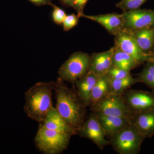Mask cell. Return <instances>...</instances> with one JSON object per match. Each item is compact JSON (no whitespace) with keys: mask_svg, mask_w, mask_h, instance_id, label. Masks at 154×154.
I'll list each match as a JSON object with an SVG mask.
<instances>
[{"mask_svg":"<svg viewBox=\"0 0 154 154\" xmlns=\"http://www.w3.org/2000/svg\"><path fill=\"white\" fill-rule=\"evenodd\" d=\"M54 91L57 102L56 109L76 133L88 117V107L77 91L68 87L59 77L55 82Z\"/></svg>","mask_w":154,"mask_h":154,"instance_id":"6da1fadb","label":"cell"},{"mask_svg":"<svg viewBox=\"0 0 154 154\" xmlns=\"http://www.w3.org/2000/svg\"><path fill=\"white\" fill-rule=\"evenodd\" d=\"M55 82H38L30 87L25 94L24 110L29 118L41 123L53 107L52 91Z\"/></svg>","mask_w":154,"mask_h":154,"instance_id":"7a4b0ae2","label":"cell"},{"mask_svg":"<svg viewBox=\"0 0 154 154\" xmlns=\"http://www.w3.org/2000/svg\"><path fill=\"white\" fill-rule=\"evenodd\" d=\"M72 136L68 134L48 129L40 123L34 143L42 153L58 154L67 149Z\"/></svg>","mask_w":154,"mask_h":154,"instance_id":"3957f363","label":"cell"},{"mask_svg":"<svg viewBox=\"0 0 154 154\" xmlns=\"http://www.w3.org/2000/svg\"><path fill=\"white\" fill-rule=\"evenodd\" d=\"M145 138L131 123L110 137V145L119 154H138Z\"/></svg>","mask_w":154,"mask_h":154,"instance_id":"277c9868","label":"cell"},{"mask_svg":"<svg viewBox=\"0 0 154 154\" xmlns=\"http://www.w3.org/2000/svg\"><path fill=\"white\" fill-rule=\"evenodd\" d=\"M91 55L86 53H74L59 69V77L64 82L74 85L77 80L88 72Z\"/></svg>","mask_w":154,"mask_h":154,"instance_id":"5b68a950","label":"cell"},{"mask_svg":"<svg viewBox=\"0 0 154 154\" xmlns=\"http://www.w3.org/2000/svg\"><path fill=\"white\" fill-rule=\"evenodd\" d=\"M90 107L93 113L122 117L131 123L132 113L128 107L122 94H110Z\"/></svg>","mask_w":154,"mask_h":154,"instance_id":"8992f818","label":"cell"},{"mask_svg":"<svg viewBox=\"0 0 154 154\" xmlns=\"http://www.w3.org/2000/svg\"><path fill=\"white\" fill-rule=\"evenodd\" d=\"M114 45L131 57L140 65L152 60L150 54L141 49L132 33L128 29L123 28L116 35Z\"/></svg>","mask_w":154,"mask_h":154,"instance_id":"52a82bcc","label":"cell"},{"mask_svg":"<svg viewBox=\"0 0 154 154\" xmlns=\"http://www.w3.org/2000/svg\"><path fill=\"white\" fill-rule=\"evenodd\" d=\"M81 137L91 140L100 150L110 145L109 140L105 138V133L99 124L96 115L90 113L85 122L76 131Z\"/></svg>","mask_w":154,"mask_h":154,"instance_id":"ba28073f","label":"cell"},{"mask_svg":"<svg viewBox=\"0 0 154 154\" xmlns=\"http://www.w3.org/2000/svg\"><path fill=\"white\" fill-rule=\"evenodd\" d=\"M123 28L139 30L154 26V10L137 9L124 11Z\"/></svg>","mask_w":154,"mask_h":154,"instance_id":"9c48e42d","label":"cell"},{"mask_svg":"<svg viewBox=\"0 0 154 154\" xmlns=\"http://www.w3.org/2000/svg\"><path fill=\"white\" fill-rule=\"evenodd\" d=\"M125 101L132 113L154 108V92L128 90L123 94Z\"/></svg>","mask_w":154,"mask_h":154,"instance_id":"30bf717a","label":"cell"},{"mask_svg":"<svg viewBox=\"0 0 154 154\" xmlns=\"http://www.w3.org/2000/svg\"><path fill=\"white\" fill-rule=\"evenodd\" d=\"M82 17L99 23L110 34L114 36L123 29L122 14L115 13L98 15H88L84 14Z\"/></svg>","mask_w":154,"mask_h":154,"instance_id":"8fae6325","label":"cell"},{"mask_svg":"<svg viewBox=\"0 0 154 154\" xmlns=\"http://www.w3.org/2000/svg\"><path fill=\"white\" fill-rule=\"evenodd\" d=\"M114 46L107 51L95 53L91 55L89 71L98 76L105 75L112 66V59Z\"/></svg>","mask_w":154,"mask_h":154,"instance_id":"7c38bea8","label":"cell"},{"mask_svg":"<svg viewBox=\"0 0 154 154\" xmlns=\"http://www.w3.org/2000/svg\"><path fill=\"white\" fill-rule=\"evenodd\" d=\"M131 123L145 139L151 137L154 134V108L132 113Z\"/></svg>","mask_w":154,"mask_h":154,"instance_id":"4fadbf2b","label":"cell"},{"mask_svg":"<svg viewBox=\"0 0 154 154\" xmlns=\"http://www.w3.org/2000/svg\"><path fill=\"white\" fill-rule=\"evenodd\" d=\"M94 113L104 130L105 136L110 138L131 123L127 119L122 117Z\"/></svg>","mask_w":154,"mask_h":154,"instance_id":"5bb4252c","label":"cell"},{"mask_svg":"<svg viewBox=\"0 0 154 154\" xmlns=\"http://www.w3.org/2000/svg\"><path fill=\"white\" fill-rule=\"evenodd\" d=\"M42 124L48 129L74 135H76L74 130L69 126L60 113L53 106L47 113Z\"/></svg>","mask_w":154,"mask_h":154,"instance_id":"9a60e30c","label":"cell"},{"mask_svg":"<svg viewBox=\"0 0 154 154\" xmlns=\"http://www.w3.org/2000/svg\"><path fill=\"white\" fill-rule=\"evenodd\" d=\"M99 77L92 72L89 71L85 75L76 81L74 85L77 89L79 96L87 107L90 106V100L93 88Z\"/></svg>","mask_w":154,"mask_h":154,"instance_id":"2e32d148","label":"cell"},{"mask_svg":"<svg viewBox=\"0 0 154 154\" xmlns=\"http://www.w3.org/2000/svg\"><path fill=\"white\" fill-rule=\"evenodd\" d=\"M129 30L141 49L151 55L154 48V26L139 30Z\"/></svg>","mask_w":154,"mask_h":154,"instance_id":"e0dca14e","label":"cell"},{"mask_svg":"<svg viewBox=\"0 0 154 154\" xmlns=\"http://www.w3.org/2000/svg\"><path fill=\"white\" fill-rule=\"evenodd\" d=\"M114 47L112 65L130 72L139 66L140 65L131 57L115 45Z\"/></svg>","mask_w":154,"mask_h":154,"instance_id":"ac0fdd59","label":"cell"},{"mask_svg":"<svg viewBox=\"0 0 154 154\" xmlns=\"http://www.w3.org/2000/svg\"><path fill=\"white\" fill-rule=\"evenodd\" d=\"M110 93V81L108 77L106 75L99 77L92 91L89 107L93 106L104 99Z\"/></svg>","mask_w":154,"mask_h":154,"instance_id":"d6986e66","label":"cell"},{"mask_svg":"<svg viewBox=\"0 0 154 154\" xmlns=\"http://www.w3.org/2000/svg\"><path fill=\"white\" fill-rule=\"evenodd\" d=\"M109 79L110 84V94L116 95H122L133 85L138 82L137 78H133L131 75L123 79Z\"/></svg>","mask_w":154,"mask_h":154,"instance_id":"ffe728a7","label":"cell"},{"mask_svg":"<svg viewBox=\"0 0 154 154\" xmlns=\"http://www.w3.org/2000/svg\"><path fill=\"white\" fill-rule=\"evenodd\" d=\"M137 79L138 82L145 84L154 92V60H150L146 62Z\"/></svg>","mask_w":154,"mask_h":154,"instance_id":"44dd1931","label":"cell"},{"mask_svg":"<svg viewBox=\"0 0 154 154\" xmlns=\"http://www.w3.org/2000/svg\"><path fill=\"white\" fill-rule=\"evenodd\" d=\"M148 0H121L116 4V7L124 11L139 8Z\"/></svg>","mask_w":154,"mask_h":154,"instance_id":"7402d4cb","label":"cell"},{"mask_svg":"<svg viewBox=\"0 0 154 154\" xmlns=\"http://www.w3.org/2000/svg\"><path fill=\"white\" fill-rule=\"evenodd\" d=\"M109 79H120L131 75V72L117 67L112 65L106 75Z\"/></svg>","mask_w":154,"mask_h":154,"instance_id":"603a6c76","label":"cell"},{"mask_svg":"<svg viewBox=\"0 0 154 154\" xmlns=\"http://www.w3.org/2000/svg\"><path fill=\"white\" fill-rule=\"evenodd\" d=\"M79 18L78 15H75L74 14H70L68 16L67 15L63 22L64 31L65 32L68 31L76 26L79 23Z\"/></svg>","mask_w":154,"mask_h":154,"instance_id":"cb8c5ba5","label":"cell"},{"mask_svg":"<svg viewBox=\"0 0 154 154\" xmlns=\"http://www.w3.org/2000/svg\"><path fill=\"white\" fill-rule=\"evenodd\" d=\"M52 13V19L57 25L63 24L64 20L66 17V14L63 9L54 5Z\"/></svg>","mask_w":154,"mask_h":154,"instance_id":"d4e9b609","label":"cell"},{"mask_svg":"<svg viewBox=\"0 0 154 154\" xmlns=\"http://www.w3.org/2000/svg\"><path fill=\"white\" fill-rule=\"evenodd\" d=\"M89 0H72V8L75 10L79 18L82 17L84 10Z\"/></svg>","mask_w":154,"mask_h":154,"instance_id":"484cf974","label":"cell"},{"mask_svg":"<svg viewBox=\"0 0 154 154\" xmlns=\"http://www.w3.org/2000/svg\"><path fill=\"white\" fill-rule=\"evenodd\" d=\"M34 5L37 6L43 5H49L53 7L54 5L51 2V0H27Z\"/></svg>","mask_w":154,"mask_h":154,"instance_id":"4316f807","label":"cell"},{"mask_svg":"<svg viewBox=\"0 0 154 154\" xmlns=\"http://www.w3.org/2000/svg\"><path fill=\"white\" fill-rule=\"evenodd\" d=\"M60 2L62 5L64 7L69 8L72 6V0H60Z\"/></svg>","mask_w":154,"mask_h":154,"instance_id":"83f0119b","label":"cell"},{"mask_svg":"<svg viewBox=\"0 0 154 154\" xmlns=\"http://www.w3.org/2000/svg\"><path fill=\"white\" fill-rule=\"evenodd\" d=\"M151 59L152 60H154V48L153 50L152 51L151 54Z\"/></svg>","mask_w":154,"mask_h":154,"instance_id":"f1b7e54d","label":"cell"}]
</instances>
